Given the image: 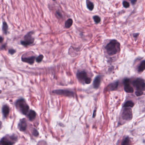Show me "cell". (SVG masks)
Listing matches in <instances>:
<instances>
[{
	"label": "cell",
	"mask_w": 145,
	"mask_h": 145,
	"mask_svg": "<svg viewBox=\"0 0 145 145\" xmlns=\"http://www.w3.org/2000/svg\"><path fill=\"white\" fill-rule=\"evenodd\" d=\"M27 122L25 119L20 120L18 125V129L21 132L25 131L27 128Z\"/></svg>",
	"instance_id": "obj_10"
},
{
	"label": "cell",
	"mask_w": 145,
	"mask_h": 145,
	"mask_svg": "<svg viewBox=\"0 0 145 145\" xmlns=\"http://www.w3.org/2000/svg\"><path fill=\"white\" fill-rule=\"evenodd\" d=\"M96 110H95V111H94V113H93V118H94L95 116V115H96Z\"/></svg>",
	"instance_id": "obj_30"
},
{
	"label": "cell",
	"mask_w": 145,
	"mask_h": 145,
	"mask_svg": "<svg viewBox=\"0 0 145 145\" xmlns=\"http://www.w3.org/2000/svg\"><path fill=\"white\" fill-rule=\"evenodd\" d=\"M16 108L20 112L24 115H26L29 110V107L25 100L23 98H20L16 102Z\"/></svg>",
	"instance_id": "obj_2"
},
{
	"label": "cell",
	"mask_w": 145,
	"mask_h": 145,
	"mask_svg": "<svg viewBox=\"0 0 145 145\" xmlns=\"http://www.w3.org/2000/svg\"><path fill=\"white\" fill-rule=\"evenodd\" d=\"M6 47V44H3L1 47V49H4V48H5Z\"/></svg>",
	"instance_id": "obj_29"
},
{
	"label": "cell",
	"mask_w": 145,
	"mask_h": 145,
	"mask_svg": "<svg viewBox=\"0 0 145 145\" xmlns=\"http://www.w3.org/2000/svg\"><path fill=\"white\" fill-rule=\"evenodd\" d=\"M145 70V60L143 61L138 67V71L142 72Z\"/></svg>",
	"instance_id": "obj_19"
},
{
	"label": "cell",
	"mask_w": 145,
	"mask_h": 145,
	"mask_svg": "<svg viewBox=\"0 0 145 145\" xmlns=\"http://www.w3.org/2000/svg\"><path fill=\"white\" fill-rule=\"evenodd\" d=\"M52 92L56 95H64L67 97H74L75 95V93H74L73 91L68 90H63V89L55 90L53 91Z\"/></svg>",
	"instance_id": "obj_7"
},
{
	"label": "cell",
	"mask_w": 145,
	"mask_h": 145,
	"mask_svg": "<svg viewBox=\"0 0 145 145\" xmlns=\"http://www.w3.org/2000/svg\"><path fill=\"white\" fill-rule=\"evenodd\" d=\"M134 86L138 90V91H143L145 89V82L144 80L141 78H137L134 81Z\"/></svg>",
	"instance_id": "obj_6"
},
{
	"label": "cell",
	"mask_w": 145,
	"mask_h": 145,
	"mask_svg": "<svg viewBox=\"0 0 145 145\" xmlns=\"http://www.w3.org/2000/svg\"><path fill=\"white\" fill-rule=\"evenodd\" d=\"M130 143H131V141H130L129 137H126L124 140L123 141L122 145H130Z\"/></svg>",
	"instance_id": "obj_21"
},
{
	"label": "cell",
	"mask_w": 145,
	"mask_h": 145,
	"mask_svg": "<svg viewBox=\"0 0 145 145\" xmlns=\"http://www.w3.org/2000/svg\"><path fill=\"white\" fill-rule=\"evenodd\" d=\"M107 52L109 55H112L117 54L120 50V45L115 40L111 41L106 47Z\"/></svg>",
	"instance_id": "obj_1"
},
{
	"label": "cell",
	"mask_w": 145,
	"mask_h": 145,
	"mask_svg": "<svg viewBox=\"0 0 145 145\" xmlns=\"http://www.w3.org/2000/svg\"><path fill=\"white\" fill-rule=\"evenodd\" d=\"M136 2V0H135V1H134V0H132V1H131V2H132V4H134V3H135Z\"/></svg>",
	"instance_id": "obj_32"
},
{
	"label": "cell",
	"mask_w": 145,
	"mask_h": 145,
	"mask_svg": "<svg viewBox=\"0 0 145 145\" xmlns=\"http://www.w3.org/2000/svg\"><path fill=\"white\" fill-rule=\"evenodd\" d=\"M93 19L96 23H99L101 21V18L99 17L98 16H94L93 17Z\"/></svg>",
	"instance_id": "obj_22"
},
{
	"label": "cell",
	"mask_w": 145,
	"mask_h": 145,
	"mask_svg": "<svg viewBox=\"0 0 145 145\" xmlns=\"http://www.w3.org/2000/svg\"><path fill=\"white\" fill-rule=\"evenodd\" d=\"M118 82L117 81L115 83H111L108 86V89L110 90V91H113L114 90L117 89L118 87Z\"/></svg>",
	"instance_id": "obj_15"
},
{
	"label": "cell",
	"mask_w": 145,
	"mask_h": 145,
	"mask_svg": "<svg viewBox=\"0 0 145 145\" xmlns=\"http://www.w3.org/2000/svg\"><path fill=\"white\" fill-rule=\"evenodd\" d=\"M134 106V103L132 101H128L125 103L124 107H132Z\"/></svg>",
	"instance_id": "obj_20"
},
{
	"label": "cell",
	"mask_w": 145,
	"mask_h": 145,
	"mask_svg": "<svg viewBox=\"0 0 145 145\" xmlns=\"http://www.w3.org/2000/svg\"><path fill=\"white\" fill-rule=\"evenodd\" d=\"M101 78L100 76H97L95 78L93 82V86L95 89H98L101 84Z\"/></svg>",
	"instance_id": "obj_13"
},
{
	"label": "cell",
	"mask_w": 145,
	"mask_h": 145,
	"mask_svg": "<svg viewBox=\"0 0 145 145\" xmlns=\"http://www.w3.org/2000/svg\"><path fill=\"white\" fill-rule=\"evenodd\" d=\"M33 33V31L29 32L27 33L23 37V40L21 41V44L25 47H27L33 43L35 41V38L32 37Z\"/></svg>",
	"instance_id": "obj_5"
},
{
	"label": "cell",
	"mask_w": 145,
	"mask_h": 145,
	"mask_svg": "<svg viewBox=\"0 0 145 145\" xmlns=\"http://www.w3.org/2000/svg\"><path fill=\"white\" fill-rule=\"evenodd\" d=\"M10 108L7 105H5L3 106L2 109V113L5 118L7 117L10 113Z\"/></svg>",
	"instance_id": "obj_12"
},
{
	"label": "cell",
	"mask_w": 145,
	"mask_h": 145,
	"mask_svg": "<svg viewBox=\"0 0 145 145\" xmlns=\"http://www.w3.org/2000/svg\"><path fill=\"white\" fill-rule=\"evenodd\" d=\"M43 55L42 54H40V55H39L38 57H37L36 60V61L37 63H40V62L42 61V60H43Z\"/></svg>",
	"instance_id": "obj_23"
},
{
	"label": "cell",
	"mask_w": 145,
	"mask_h": 145,
	"mask_svg": "<svg viewBox=\"0 0 145 145\" xmlns=\"http://www.w3.org/2000/svg\"><path fill=\"white\" fill-rule=\"evenodd\" d=\"M17 137L15 135H6L0 140L1 145H13L17 140Z\"/></svg>",
	"instance_id": "obj_4"
},
{
	"label": "cell",
	"mask_w": 145,
	"mask_h": 145,
	"mask_svg": "<svg viewBox=\"0 0 145 145\" xmlns=\"http://www.w3.org/2000/svg\"><path fill=\"white\" fill-rule=\"evenodd\" d=\"M35 59H36V58L35 56H30L28 57H23V56H22L21 58L22 61L23 62H25L31 65H32L34 63Z\"/></svg>",
	"instance_id": "obj_11"
},
{
	"label": "cell",
	"mask_w": 145,
	"mask_h": 145,
	"mask_svg": "<svg viewBox=\"0 0 145 145\" xmlns=\"http://www.w3.org/2000/svg\"><path fill=\"white\" fill-rule=\"evenodd\" d=\"M77 79L81 83L86 84H90L91 81L90 77H89L87 73L84 71H79L77 73Z\"/></svg>",
	"instance_id": "obj_3"
},
{
	"label": "cell",
	"mask_w": 145,
	"mask_h": 145,
	"mask_svg": "<svg viewBox=\"0 0 145 145\" xmlns=\"http://www.w3.org/2000/svg\"><path fill=\"white\" fill-rule=\"evenodd\" d=\"M27 116H28V118L30 121H33V120H34L36 118V113L34 111L32 110L29 111Z\"/></svg>",
	"instance_id": "obj_14"
},
{
	"label": "cell",
	"mask_w": 145,
	"mask_h": 145,
	"mask_svg": "<svg viewBox=\"0 0 145 145\" xmlns=\"http://www.w3.org/2000/svg\"><path fill=\"white\" fill-rule=\"evenodd\" d=\"M143 91H137L135 92V94L137 96H140L143 94Z\"/></svg>",
	"instance_id": "obj_26"
},
{
	"label": "cell",
	"mask_w": 145,
	"mask_h": 145,
	"mask_svg": "<svg viewBox=\"0 0 145 145\" xmlns=\"http://www.w3.org/2000/svg\"><path fill=\"white\" fill-rule=\"evenodd\" d=\"M8 52H9V53H10V54H14L15 53H16V51L15 50V49H14L11 48V49H9Z\"/></svg>",
	"instance_id": "obj_27"
},
{
	"label": "cell",
	"mask_w": 145,
	"mask_h": 145,
	"mask_svg": "<svg viewBox=\"0 0 145 145\" xmlns=\"http://www.w3.org/2000/svg\"><path fill=\"white\" fill-rule=\"evenodd\" d=\"M0 43H2V41H3V38L1 36L0 38Z\"/></svg>",
	"instance_id": "obj_31"
},
{
	"label": "cell",
	"mask_w": 145,
	"mask_h": 145,
	"mask_svg": "<svg viewBox=\"0 0 145 145\" xmlns=\"http://www.w3.org/2000/svg\"><path fill=\"white\" fill-rule=\"evenodd\" d=\"M86 6H87V8L90 11L93 10L94 8V5L93 4V3L91 2V1L87 0L86 1Z\"/></svg>",
	"instance_id": "obj_16"
},
{
	"label": "cell",
	"mask_w": 145,
	"mask_h": 145,
	"mask_svg": "<svg viewBox=\"0 0 145 145\" xmlns=\"http://www.w3.org/2000/svg\"><path fill=\"white\" fill-rule=\"evenodd\" d=\"M73 23V20L71 18L67 20L65 23V27L66 28H69L71 27Z\"/></svg>",
	"instance_id": "obj_18"
},
{
	"label": "cell",
	"mask_w": 145,
	"mask_h": 145,
	"mask_svg": "<svg viewBox=\"0 0 145 145\" xmlns=\"http://www.w3.org/2000/svg\"><path fill=\"white\" fill-rule=\"evenodd\" d=\"M2 30L4 34H7L8 33V26L7 23L6 22L4 21L3 23L2 26Z\"/></svg>",
	"instance_id": "obj_17"
},
{
	"label": "cell",
	"mask_w": 145,
	"mask_h": 145,
	"mask_svg": "<svg viewBox=\"0 0 145 145\" xmlns=\"http://www.w3.org/2000/svg\"><path fill=\"white\" fill-rule=\"evenodd\" d=\"M57 14L58 15V16L59 17H62V14H61V13L59 12H57Z\"/></svg>",
	"instance_id": "obj_28"
},
{
	"label": "cell",
	"mask_w": 145,
	"mask_h": 145,
	"mask_svg": "<svg viewBox=\"0 0 145 145\" xmlns=\"http://www.w3.org/2000/svg\"><path fill=\"white\" fill-rule=\"evenodd\" d=\"M122 118L126 120H130L132 118V112L131 108L129 107H125L122 113Z\"/></svg>",
	"instance_id": "obj_8"
},
{
	"label": "cell",
	"mask_w": 145,
	"mask_h": 145,
	"mask_svg": "<svg viewBox=\"0 0 145 145\" xmlns=\"http://www.w3.org/2000/svg\"><path fill=\"white\" fill-rule=\"evenodd\" d=\"M32 134H33V135L35 137H37L38 136V132L37 130L35 129L33 130V131H32Z\"/></svg>",
	"instance_id": "obj_25"
},
{
	"label": "cell",
	"mask_w": 145,
	"mask_h": 145,
	"mask_svg": "<svg viewBox=\"0 0 145 145\" xmlns=\"http://www.w3.org/2000/svg\"><path fill=\"white\" fill-rule=\"evenodd\" d=\"M124 90L126 92L128 93H133L134 89L130 85L129 80V79H125L124 81Z\"/></svg>",
	"instance_id": "obj_9"
},
{
	"label": "cell",
	"mask_w": 145,
	"mask_h": 145,
	"mask_svg": "<svg viewBox=\"0 0 145 145\" xmlns=\"http://www.w3.org/2000/svg\"><path fill=\"white\" fill-rule=\"evenodd\" d=\"M123 4V6L125 8H127L129 7V4L127 1H124Z\"/></svg>",
	"instance_id": "obj_24"
}]
</instances>
